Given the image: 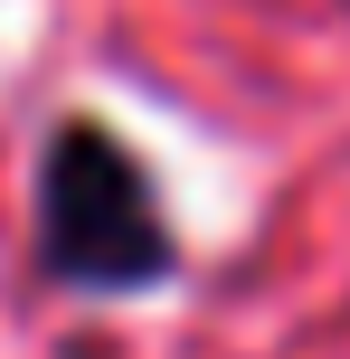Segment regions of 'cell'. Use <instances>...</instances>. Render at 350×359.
I'll return each instance as SVG.
<instances>
[{
	"label": "cell",
	"instance_id": "1",
	"mask_svg": "<svg viewBox=\"0 0 350 359\" xmlns=\"http://www.w3.org/2000/svg\"><path fill=\"white\" fill-rule=\"evenodd\" d=\"M38 265L76 293H142L170 274L161 189L95 114H67L38 151Z\"/></svg>",
	"mask_w": 350,
	"mask_h": 359
}]
</instances>
